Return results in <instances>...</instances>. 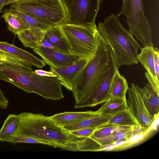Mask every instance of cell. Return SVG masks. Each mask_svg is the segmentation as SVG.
<instances>
[{
    "label": "cell",
    "mask_w": 159,
    "mask_h": 159,
    "mask_svg": "<svg viewBox=\"0 0 159 159\" xmlns=\"http://www.w3.org/2000/svg\"><path fill=\"white\" fill-rule=\"evenodd\" d=\"M19 115L20 120L14 136L33 138L48 145L73 151H78L79 143L84 138L73 135L42 114L25 112Z\"/></svg>",
    "instance_id": "6da1fadb"
},
{
    "label": "cell",
    "mask_w": 159,
    "mask_h": 159,
    "mask_svg": "<svg viewBox=\"0 0 159 159\" xmlns=\"http://www.w3.org/2000/svg\"><path fill=\"white\" fill-rule=\"evenodd\" d=\"M97 38L95 53L78 75L72 88L75 108H80L82 104L95 92L104 81L110 70V50L98 32Z\"/></svg>",
    "instance_id": "7a4b0ae2"
},
{
    "label": "cell",
    "mask_w": 159,
    "mask_h": 159,
    "mask_svg": "<svg viewBox=\"0 0 159 159\" xmlns=\"http://www.w3.org/2000/svg\"><path fill=\"white\" fill-rule=\"evenodd\" d=\"M117 15L113 14L99 22L97 29L111 52L116 66H130L138 63V50L141 48L133 36L120 23Z\"/></svg>",
    "instance_id": "3957f363"
},
{
    "label": "cell",
    "mask_w": 159,
    "mask_h": 159,
    "mask_svg": "<svg viewBox=\"0 0 159 159\" xmlns=\"http://www.w3.org/2000/svg\"><path fill=\"white\" fill-rule=\"evenodd\" d=\"M59 26L69 45L70 54L88 61L93 58L97 46L98 32L96 24L78 25L64 23Z\"/></svg>",
    "instance_id": "277c9868"
},
{
    "label": "cell",
    "mask_w": 159,
    "mask_h": 159,
    "mask_svg": "<svg viewBox=\"0 0 159 159\" xmlns=\"http://www.w3.org/2000/svg\"><path fill=\"white\" fill-rule=\"evenodd\" d=\"M0 80L11 83L27 93L43 98L50 92L52 81L51 77L37 74L32 68L0 67Z\"/></svg>",
    "instance_id": "5b68a950"
},
{
    "label": "cell",
    "mask_w": 159,
    "mask_h": 159,
    "mask_svg": "<svg viewBox=\"0 0 159 159\" xmlns=\"http://www.w3.org/2000/svg\"><path fill=\"white\" fill-rule=\"evenodd\" d=\"M122 2L121 9L117 15L126 16L129 32L144 46L153 45L152 30L144 14L143 0H123Z\"/></svg>",
    "instance_id": "8992f818"
},
{
    "label": "cell",
    "mask_w": 159,
    "mask_h": 159,
    "mask_svg": "<svg viewBox=\"0 0 159 159\" xmlns=\"http://www.w3.org/2000/svg\"><path fill=\"white\" fill-rule=\"evenodd\" d=\"M10 7L33 16L52 27L65 20V10L61 0H29L11 4Z\"/></svg>",
    "instance_id": "52a82bcc"
},
{
    "label": "cell",
    "mask_w": 159,
    "mask_h": 159,
    "mask_svg": "<svg viewBox=\"0 0 159 159\" xmlns=\"http://www.w3.org/2000/svg\"><path fill=\"white\" fill-rule=\"evenodd\" d=\"M66 11L64 23L78 25L95 24L102 0H61Z\"/></svg>",
    "instance_id": "ba28073f"
},
{
    "label": "cell",
    "mask_w": 159,
    "mask_h": 159,
    "mask_svg": "<svg viewBox=\"0 0 159 159\" xmlns=\"http://www.w3.org/2000/svg\"><path fill=\"white\" fill-rule=\"evenodd\" d=\"M126 101L129 109L137 121L140 130L149 128L156 118H153L148 112L143 100L140 87L134 83L129 87Z\"/></svg>",
    "instance_id": "9c48e42d"
},
{
    "label": "cell",
    "mask_w": 159,
    "mask_h": 159,
    "mask_svg": "<svg viewBox=\"0 0 159 159\" xmlns=\"http://www.w3.org/2000/svg\"><path fill=\"white\" fill-rule=\"evenodd\" d=\"M33 49L51 67L57 68L65 66L81 59L71 54L63 53L41 46L35 47Z\"/></svg>",
    "instance_id": "30bf717a"
},
{
    "label": "cell",
    "mask_w": 159,
    "mask_h": 159,
    "mask_svg": "<svg viewBox=\"0 0 159 159\" xmlns=\"http://www.w3.org/2000/svg\"><path fill=\"white\" fill-rule=\"evenodd\" d=\"M111 52V66L107 75L95 92L82 104L80 108L96 106L105 102L111 97L109 89L111 81L115 71L117 69H119L116 66L112 54Z\"/></svg>",
    "instance_id": "8fae6325"
},
{
    "label": "cell",
    "mask_w": 159,
    "mask_h": 159,
    "mask_svg": "<svg viewBox=\"0 0 159 159\" xmlns=\"http://www.w3.org/2000/svg\"><path fill=\"white\" fill-rule=\"evenodd\" d=\"M88 61L80 59L72 64L58 67L50 68V70L57 75L62 86L72 91L78 75Z\"/></svg>",
    "instance_id": "7c38bea8"
},
{
    "label": "cell",
    "mask_w": 159,
    "mask_h": 159,
    "mask_svg": "<svg viewBox=\"0 0 159 159\" xmlns=\"http://www.w3.org/2000/svg\"><path fill=\"white\" fill-rule=\"evenodd\" d=\"M99 115L98 111L83 112H65L50 116L58 125L64 126L77 123L87 118Z\"/></svg>",
    "instance_id": "4fadbf2b"
},
{
    "label": "cell",
    "mask_w": 159,
    "mask_h": 159,
    "mask_svg": "<svg viewBox=\"0 0 159 159\" xmlns=\"http://www.w3.org/2000/svg\"><path fill=\"white\" fill-rule=\"evenodd\" d=\"M0 50L13 54L38 68H42L45 65V62L43 60L28 51L16 47L13 44L0 41Z\"/></svg>",
    "instance_id": "5bb4252c"
},
{
    "label": "cell",
    "mask_w": 159,
    "mask_h": 159,
    "mask_svg": "<svg viewBox=\"0 0 159 159\" xmlns=\"http://www.w3.org/2000/svg\"><path fill=\"white\" fill-rule=\"evenodd\" d=\"M43 39L54 47L57 51L70 54L69 45L59 25L52 27L45 31Z\"/></svg>",
    "instance_id": "9a60e30c"
},
{
    "label": "cell",
    "mask_w": 159,
    "mask_h": 159,
    "mask_svg": "<svg viewBox=\"0 0 159 159\" xmlns=\"http://www.w3.org/2000/svg\"><path fill=\"white\" fill-rule=\"evenodd\" d=\"M139 129H140L139 127H135L130 129L114 132L105 137L99 138H91L95 147V151H98L100 148L112 144L123 139L130 140L134 136L135 131Z\"/></svg>",
    "instance_id": "2e32d148"
},
{
    "label": "cell",
    "mask_w": 159,
    "mask_h": 159,
    "mask_svg": "<svg viewBox=\"0 0 159 159\" xmlns=\"http://www.w3.org/2000/svg\"><path fill=\"white\" fill-rule=\"evenodd\" d=\"M140 91L144 104L150 115L154 119L158 116L159 95L152 89L149 83L143 88H140Z\"/></svg>",
    "instance_id": "e0dca14e"
},
{
    "label": "cell",
    "mask_w": 159,
    "mask_h": 159,
    "mask_svg": "<svg viewBox=\"0 0 159 159\" xmlns=\"http://www.w3.org/2000/svg\"><path fill=\"white\" fill-rule=\"evenodd\" d=\"M45 32L38 29L30 28L21 31L17 35L24 46L33 49L40 46Z\"/></svg>",
    "instance_id": "ac0fdd59"
},
{
    "label": "cell",
    "mask_w": 159,
    "mask_h": 159,
    "mask_svg": "<svg viewBox=\"0 0 159 159\" xmlns=\"http://www.w3.org/2000/svg\"><path fill=\"white\" fill-rule=\"evenodd\" d=\"M138 57V61L143 66L151 78L159 84L156 79L154 70V48L153 45L144 46Z\"/></svg>",
    "instance_id": "d6986e66"
},
{
    "label": "cell",
    "mask_w": 159,
    "mask_h": 159,
    "mask_svg": "<svg viewBox=\"0 0 159 159\" xmlns=\"http://www.w3.org/2000/svg\"><path fill=\"white\" fill-rule=\"evenodd\" d=\"M128 109L126 98L111 97L97 111L100 115H113Z\"/></svg>",
    "instance_id": "ffe728a7"
},
{
    "label": "cell",
    "mask_w": 159,
    "mask_h": 159,
    "mask_svg": "<svg viewBox=\"0 0 159 159\" xmlns=\"http://www.w3.org/2000/svg\"><path fill=\"white\" fill-rule=\"evenodd\" d=\"M128 83L125 77L120 74L119 69L115 71L112 79L109 89L111 97L126 98Z\"/></svg>",
    "instance_id": "44dd1931"
},
{
    "label": "cell",
    "mask_w": 159,
    "mask_h": 159,
    "mask_svg": "<svg viewBox=\"0 0 159 159\" xmlns=\"http://www.w3.org/2000/svg\"><path fill=\"white\" fill-rule=\"evenodd\" d=\"M112 116L99 114L85 119L77 123L62 127L69 131L86 128L98 129L101 125L107 122Z\"/></svg>",
    "instance_id": "7402d4cb"
},
{
    "label": "cell",
    "mask_w": 159,
    "mask_h": 159,
    "mask_svg": "<svg viewBox=\"0 0 159 159\" xmlns=\"http://www.w3.org/2000/svg\"><path fill=\"white\" fill-rule=\"evenodd\" d=\"M110 125L129 126L139 127L137 121L129 109L112 115L107 122L101 125L98 128Z\"/></svg>",
    "instance_id": "603a6c76"
},
{
    "label": "cell",
    "mask_w": 159,
    "mask_h": 159,
    "mask_svg": "<svg viewBox=\"0 0 159 159\" xmlns=\"http://www.w3.org/2000/svg\"><path fill=\"white\" fill-rule=\"evenodd\" d=\"M8 9L19 17L27 29L37 28L45 32L53 27L46 23L20 10L11 7Z\"/></svg>",
    "instance_id": "cb8c5ba5"
},
{
    "label": "cell",
    "mask_w": 159,
    "mask_h": 159,
    "mask_svg": "<svg viewBox=\"0 0 159 159\" xmlns=\"http://www.w3.org/2000/svg\"><path fill=\"white\" fill-rule=\"evenodd\" d=\"M20 117L18 115H9L4 120L0 130V141L8 142L16 131L19 123Z\"/></svg>",
    "instance_id": "d4e9b609"
},
{
    "label": "cell",
    "mask_w": 159,
    "mask_h": 159,
    "mask_svg": "<svg viewBox=\"0 0 159 159\" xmlns=\"http://www.w3.org/2000/svg\"><path fill=\"white\" fill-rule=\"evenodd\" d=\"M33 65L9 53L0 50V67L32 68Z\"/></svg>",
    "instance_id": "484cf974"
},
{
    "label": "cell",
    "mask_w": 159,
    "mask_h": 159,
    "mask_svg": "<svg viewBox=\"0 0 159 159\" xmlns=\"http://www.w3.org/2000/svg\"><path fill=\"white\" fill-rule=\"evenodd\" d=\"M2 15L7 24L8 30L12 33L17 34L21 31L27 29L19 17L14 12L8 9Z\"/></svg>",
    "instance_id": "4316f807"
},
{
    "label": "cell",
    "mask_w": 159,
    "mask_h": 159,
    "mask_svg": "<svg viewBox=\"0 0 159 159\" xmlns=\"http://www.w3.org/2000/svg\"><path fill=\"white\" fill-rule=\"evenodd\" d=\"M136 126L110 125L97 129L90 137L92 138H99L106 137L118 131L131 129Z\"/></svg>",
    "instance_id": "83f0119b"
},
{
    "label": "cell",
    "mask_w": 159,
    "mask_h": 159,
    "mask_svg": "<svg viewBox=\"0 0 159 159\" xmlns=\"http://www.w3.org/2000/svg\"><path fill=\"white\" fill-rule=\"evenodd\" d=\"M13 144L18 143H40L46 145L43 142L33 138L21 136L13 135L9 139L8 142Z\"/></svg>",
    "instance_id": "f1b7e54d"
},
{
    "label": "cell",
    "mask_w": 159,
    "mask_h": 159,
    "mask_svg": "<svg viewBox=\"0 0 159 159\" xmlns=\"http://www.w3.org/2000/svg\"><path fill=\"white\" fill-rule=\"evenodd\" d=\"M97 129L86 128L70 131V132L73 135L78 137L88 138L90 137Z\"/></svg>",
    "instance_id": "f546056e"
},
{
    "label": "cell",
    "mask_w": 159,
    "mask_h": 159,
    "mask_svg": "<svg viewBox=\"0 0 159 159\" xmlns=\"http://www.w3.org/2000/svg\"><path fill=\"white\" fill-rule=\"evenodd\" d=\"M154 70L157 81L159 82V53L157 48H154Z\"/></svg>",
    "instance_id": "4dcf8cb0"
},
{
    "label": "cell",
    "mask_w": 159,
    "mask_h": 159,
    "mask_svg": "<svg viewBox=\"0 0 159 159\" xmlns=\"http://www.w3.org/2000/svg\"><path fill=\"white\" fill-rule=\"evenodd\" d=\"M145 76L149 82V84L153 90L159 95V84H158L150 76L147 72L145 73Z\"/></svg>",
    "instance_id": "1f68e13d"
},
{
    "label": "cell",
    "mask_w": 159,
    "mask_h": 159,
    "mask_svg": "<svg viewBox=\"0 0 159 159\" xmlns=\"http://www.w3.org/2000/svg\"><path fill=\"white\" fill-rule=\"evenodd\" d=\"M34 71L37 74L41 76L50 77H57V75L50 70V71H47L39 69L35 70Z\"/></svg>",
    "instance_id": "d6a6232c"
},
{
    "label": "cell",
    "mask_w": 159,
    "mask_h": 159,
    "mask_svg": "<svg viewBox=\"0 0 159 159\" xmlns=\"http://www.w3.org/2000/svg\"><path fill=\"white\" fill-rule=\"evenodd\" d=\"M40 46L45 48L57 50L47 40L44 39L43 40Z\"/></svg>",
    "instance_id": "836d02e7"
},
{
    "label": "cell",
    "mask_w": 159,
    "mask_h": 159,
    "mask_svg": "<svg viewBox=\"0 0 159 159\" xmlns=\"http://www.w3.org/2000/svg\"><path fill=\"white\" fill-rule=\"evenodd\" d=\"M29 0H6L4 3L3 7L9 4L20 3Z\"/></svg>",
    "instance_id": "e575fe53"
},
{
    "label": "cell",
    "mask_w": 159,
    "mask_h": 159,
    "mask_svg": "<svg viewBox=\"0 0 159 159\" xmlns=\"http://www.w3.org/2000/svg\"><path fill=\"white\" fill-rule=\"evenodd\" d=\"M6 0H0V12L3 7V5Z\"/></svg>",
    "instance_id": "d590c367"
}]
</instances>
